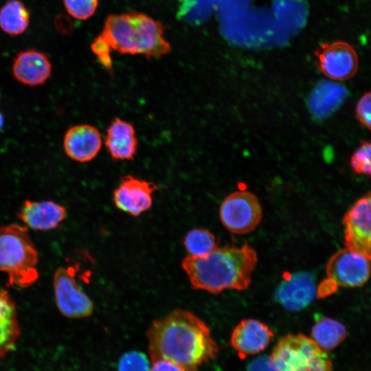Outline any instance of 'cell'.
Wrapping results in <instances>:
<instances>
[{
	"label": "cell",
	"mask_w": 371,
	"mask_h": 371,
	"mask_svg": "<svg viewBox=\"0 0 371 371\" xmlns=\"http://www.w3.org/2000/svg\"><path fill=\"white\" fill-rule=\"evenodd\" d=\"M150 360L170 361L184 371H199L218 349L207 324L192 312L175 308L155 319L146 332Z\"/></svg>",
	"instance_id": "6da1fadb"
},
{
	"label": "cell",
	"mask_w": 371,
	"mask_h": 371,
	"mask_svg": "<svg viewBox=\"0 0 371 371\" xmlns=\"http://www.w3.org/2000/svg\"><path fill=\"white\" fill-rule=\"evenodd\" d=\"M257 262L256 251L245 243L216 247L202 256L188 255L182 260L181 267L194 289L216 294L225 289H247Z\"/></svg>",
	"instance_id": "7a4b0ae2"
},
{
	"label": "cell",
	"mask_w": 371,
	"mask_h": 371,
	"mask_svg": "<svg viewBox=\"0 0 371 371\" xmlns=\"http://www.w3.org/2000/svg\"><path fill=\"white\" fill-rule=\"evenodd\" d=\"M109 49L122 54L159 58L171 51L163 23L137 11L109 15L95 38Z\"/></svg>",
	"instance_id": "3957f363"
},
{
	"label": "cell",
	"mask_w": 371,
	"mask_h": 371,
	"mask_svg": "<svg viewBox=\"0 0 371 371\" xmlns=\"http://www.w3.org/2000/svg\"><path fill=\"white\" fill-rule=\"evenodd\" d=\"M38 251L25 226L0 225V271L8 284L21 288L32 286L38 279Z\"/></svg>",
	"instance_id": "277c9868"
},
{
	"label": "cell",
	"mask_w": 371,
	"mask_h": 371,
	"mask_svg": "<svg viewBox=\"0 0 371 371\" xmlns=\"http://www.w3.org/2000/svg\"><path fill=\"white\" fill-rule=\"evenodd\" d=\"M269 357L278 371L333 370L327 352L303 334H289L282 337Z\"/></svg>",
	"instance_id": "5b68a950"
},
{
	"label": "cell",
	"mask_w": 371,
	"mask_h": 371,
	"mask_svg": "<svg viewBox=\"0 0 371 371\" xmlns=\"http://www.w3.org/2000/svg\"><path fill=\"white\" fill-rule=\"evenodd\" d=\"M223 226L236 234L254 231L260 224L262 210L257 196L247 190H238L227 195L219 210Z\"/></svg>",
	"instance_id": "8992f818"
},
{
	"label": "cell",
	"mask_w": 371,
	"mask_h": 371,
	"mask_svg": "<svg viewBox=\"0 0 371 371\" xmlns=\"http://www.w3.org/2000/svg\"><path fill=\"white\" fill-rule=\"evenodd\" d=\"M76 267H60L54 272L53 287L59 312L69 319L89 317L94 310L92 300L78 286Z\"/></svg>",
	"instance_id": "52a82bcc"
},
{
	"label": "cell",
	"mask_w": 371,
	"mask_h": 371,
	"mask_svg": "<svg viewBox=\"0 0 371 371\" xmlns=\"http://www.w3.org/2000/svg\"><path fill=\"white\" fill-rule=\"evenodd\" d=\"M314 54L318 69L333 80H347L357 71V54L346 42L324 43L315 50Z\"/></svg>",
	"instance_id": "ba28073f"
},
{
	"label": "cell",
	"mask_w": 371,
	"mask_h": 371,
	"mask_svg": "<svg viewBox=\"0 0 371 371\" xmlns=\"http://www.w3.org/2000/svg\"><path fill=\"white\" fill-rule=\"evenodd\" d=\"M343 224L346 247L371 260V194L353 205Z\"/></svg>",
	"instance_id": "9c48e42d"
},
{
	"label": "cell",
	"mask_w": 371,
	"mask_h": 371,
	"mask_svg": "<svg viewBox=\"0 0 371 371\" xmlns=\"http://www.w3.org/2000/svg\"><path fill=\"white\" fill-rule=\"evenodd\" d=\"M370 260L346 247L334 254L327 262L328 279L337 286L357 287L370 276Z\"/></svg>",
	"instance_id": "30bf717a"
},
{
	"label": "cell",
	"mask_w": 371,
	"mask_h": 371,
	"mask_svg": "<svg viewBox=\"0 0 371 371\" xmlns=\"http://www.w3.org/2000/svg\"><path fill=\"white\" fill-rule=\"evenodd\" d=\"M157 190L155 183L126 175L113 190V199L118 210L138 216L151 207L153 194Z\"/></svg>",
	"instance_id": "8fae6325"
},
{
	"label": "cell",
	"mask_w": 371,
	"mask_h": 371,
	"mask_svg": "<svg viewBox=\"0 0 371 371\" xmlns=\"http://www.w3.org/2000/svg\"><path fill=\"white\" fill-rule=\"evenodd\" d=\"M315 293L313 276L307 272H297L286 276L280 282L275 299L286 310L298 311L312 302Z\"/></svg>",
	"instance_id": "7c38bea8"
},
{
	"label": "cell",
	"mask_w": 371,
	"mask_h": 371,
	"mask_svg": "<svg viewBox=\"0 0 371 371\" xmlns=\"http://www.w3.org/2000/svg\"><path fill=\"white\" fill-rule=\"evenodd\" d=\"M102 144L100 131L87 124H77L69 128L63 140L66 155L79 163L93 160L100 150Z\"/></svg>",
	"instance_id": "4fadbf2b"
},
{
	"label": "cell",
	"mask_w": 371,
	"mask_h": 371,
	"mask_svg": "<svg viewBox=\"0 0 371 371\" xmlns=\"http://www.w3.org/2000/svg\"><path fill=\"white\" fill-rule=\"evenodd\" d=\"M52 72V65L47 55L35 49L19 52L12 65L13 78L19 83L29 87L44 85Z\"/></svg>",
	"instance_id": "5bb4252c"
},
{
	"label": "cell",
	"mask_w": 371,
	"mask_h": 371,
	"mask_svg": "<svg viewBox=\"0 0 371 371\" xmlns=\"http://www.w3.org/2000/svg\"><path fill=\"white\" fill-rule=\"evenodd\" d=\"M274 334L262 322L256 319H242L234 328L230 338L232 347L240 358L264 350Z\"/></svg>",
	"instance_id": "9a60e30c"
},
{
	"label": "cell",
	"mask_w": 371,
	"mask_h": 371,
	"mask_svg": "<svg viewBox=\"0 0 371 371\" xmlns=\"http://www.w3.org/2000/svg\"><path fill=\"white\" fill-rule=\"evenodd\" d=\"M18 218L28 227L49 231L58 227L67 218L66 207L51 200H25L17 212Z\"/></svg>",
	"instance_id": "2e32d148"
},
{
	"label": "cell",
	"mask_w": 371,
	"mask_h": 371,
	"mask_svg": "<svg viewBox=\"0 0 371 371\" xmlns=\"http://www.w3.org/2000/svg\"><path fill=\"white\" fill-rule=\"evenodd\" d=\"M104 144L113 160H133L138 148L134 126L124 120L115 117L106 129Z\"/></svg>",
	"instance_id": "e0dca14e"
},
{
	"label": "cell",
	"mask_w": 371,
	"mask_h": 371,
	"mask_svg": "<svg viewBox=\"0 0 371 371\" xmlns=\"http://www.w3.org/2000/svg\"><path fill=\"white\" fill-rule=\"evenodd\" d=\"M20 335L16 304L8 291L0 286V359L14 349Z\"/></svg>",
	"instance_id": "ac0fdd59"
},
{
	"label": "cell",
	"mask_w": 371,
	"mask_h": 371,
	"mask_svg": "<svg viewBox=\"0 0 371 371\" xmlns=\"http://www.w3.org/2000/svg\"><path fill=\"white\" fill-rule=\"evenodd\" d=\"M347 95V90L344 86L330 81H322L313 90L308 106L313 115L324 118L337 109Z\"/></svg>",
	"instance_id": "d6986e66"
},
{
	"label": "cell",
	"mask_w": 371,
	"mask_h": 371,
	"mask_svg": "<svg viewBox=\"0 0 371 371\" xmlns=\"http://www.w3.org/2000/svg\"><path fill=\"white\" fill-rule=\"evenodd\" d=\"M30 22V12L21 0H8L0 8V28L10 36L23 34Z\"/></svg>",
	"instance_id": "ffe728a7"
},
{
	"label": "cell",
	"mask_w": 371,
	"mask_h": 371,
	"mask_svg": "<svg viewBox=\"0 0 371 371\" xmlns=\"http://www.w3.org/2000/svg\"><path fill=\"white\" fill-rule=\"evenodd\" d=\"M347 335L346 327L339 322L327 317L317 319L312 327L311 338L324 351L335 349Z\"/></svg>",
	"instance_id": "44dd1931"
},
{
	"label": "cell",
	"mask_w": 371,
	"mask_h": 371,
	"mask_svg": "<svg viewBox=\"0 0 371 371\" xmlns=\"http://www.w3.org/2000/svg\"><path fill=\"white\" fill-rule=\"evenodd\" d=\"M183 243L190 256H202L218 247L214 235L203 228L190 230L185 236Z\"/></svg>",
	"instance_id": "7402d4cb"
},
{
	"label": "cell",
	"mask_w": 371,
	"mask_h": 371,
	"mask_svg": "<svg viewBox=\"0 0 371 371\" xmlns=\"http://www.w3.org/2000/svg\"><path fill=\"white\" fill-rule=\"evenodd\" d=\"M210 0H179L177 17L192 25L202 23L209 14Z\"/></svg>",
	"instance_id": "603a6c76"
},
{
	"label": "cell",
	"mask_w": 371,
	"mask_h": 371,
	"mask_svg": "<svg viewBox=\"0 0 371 371\" xmlns=\"http://www.w3.org/2000/svg\"><path fill=\"white\" fill-rule=\"evenodd\" d=\"M150 361L142 352L133 350L124 353L117 363V371H149Z\"/></svg>",
	"instance_id": "cb8c5ba5"
},
{
	"label": "cell",
	"mask_w": 371,
	"mask_h": 371,
	"mask_svg": "<svg viewBox=\"0 0 371 371\" xmlns=\"http://www.w3.org/2000/svg\"><path fill=\"white\" fill-rule=\"evenodd\" d=\"M67 13L78 20L91 17L98 6L99 0H63Z\"/></svg>",
	"instance_id": "d4e9b609"
},
{
	"label": "cell",
	"mask_w": 371,
	"mask_h": 371,
	"mask_svg": "<svg viewBox=\"0 0 371 371\" xmlns=\"http://www.w3.org/2000/svg\"><path fill=\"white\" fill-rule=\"evenodd\" d=\"M353 170L371 177V142H363L350 158Z\"/></svg>",
	"instance_id": "484cf974"
},
{
	"label": "cell",
	"mask_w": 371,
	"mask_h": 371,
	"mask_svg": "<svg viewBox=\"0 0 371 371\" xmlns=\"http://www.w3.org/2000/svg\"><path fill=\"white\" fill-rule=\"evenodd\" d=\"M355 111L357 119L361 124L371 131V91L360 98Z\"/></svg>",
	"instance_id": "4316f807"
},
{
	"label": "cell",
	"mask_w": 371,
	"mask_h": 371,
	"mask_svg": "<svg viewBox=\"0 0 371 371\" xmlns=\"http://www.w3.org/2000/svg\"><path fill=\"white\" fill-rule=\"evenodd\" d=\"M247 371H278L273 365L270 357L262 356L252 361Z\"/></svg>",
	"instance_id": "83f0119b"
},
{
	"label": "cell",
	"mask_w": 371,
	"mask_h": 371,
	"mask_svg": "<svg viewBox=\"0 0 371 371\" xmlns=\"http://www.w3.org/2000/svg\"><path fill=\"white\" fill-rule=\"evenodd\" d=\"M149 371H184L178 365L163 359L150 361Z\"/></svg>",
	"instance_id": "f1b7e54d"
},
{
	"label": "cell",
	"mask_w": 371,
	"mask_h": 371,
	"mask_svg": "<svg viewBox=\"0 0 371 371\" xmlns=\"http://www.w3.org/2000/svg\"><path fill=\"white\" fill-rule=\"evenodd\" d=\"M4 125V117L2 113L0 111V131L2 130Z\"/></svg>",
	"instance_id": "f546056e"
}]
</instances>
